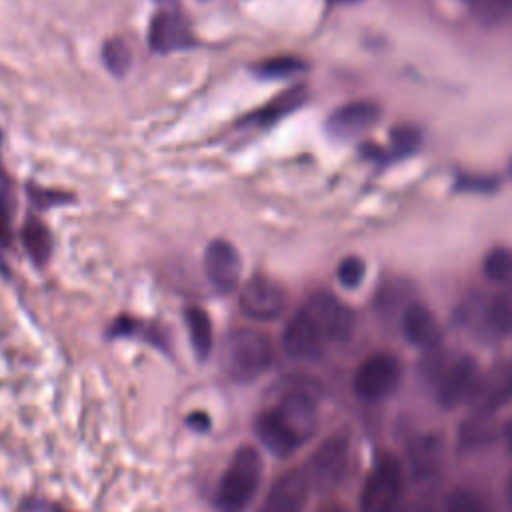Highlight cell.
<instances>
[{
	"instance_id": "cell-28",
	"label": "cell",
	"mask_w": 512,
	"mask_h": 512,
	"mask_svg": "<svg viewBox=\"0 0 512 512\" xmlns=\"http://www.w3.org/2000/svg\"><path fill=\"white\" fill-rule=\"evenodd\" d=\"M364 274H366V264L360 256H346L336 266V278H338L340 286H344L348 290L358 288L364 280Z\"/></svg>"
},
{
	"instance_id": "cell-30",
	"label": "cell",
	"mask_w": 512,
	"mask_h": 512,
	"mask_svg": "<svg viewBox=\"0 0 512 512\" xmlns=\"http://www.w3.org/2000/svg\"><path fill=\"white\" fill-rule=\"evenodd\" d=\"M10 220H12V210H10V196L6 190L0 192V244L10 242Z\"/></svg>"
},
{
	"instance_id": "cell-24",
	"label": "cell",
	"mask_w": 512,
	"mask_h": 512,
	"mask_svg": "<svg viewBox=\"0 0 512 512\" xmlns=\"http://www.w3.org/2000/svg\"><path fill=\"white\" fill-rule=\"evenodd\" d=\"M102 62L114 76H124L132 66V50L122 38H110L102 46Z\"/></svg>"
},
{
	"instance_id": "cell-6",
	"label": "cell",
	"mask_w": 512,
	"mask_h": 512,
	"mask_svg": "<svg viewBox=\"0 0 512 512\" xmlns=\"http://www.w3.org/2000/svg\"><path fill=\"white\" fill-rule=\"evenodd\" d=\"M350 462V442L344 434H332L324 438L318 448L308 458L306 476L310 486L318 490H332L336 488L346 472Z\"/></svg>"
},
{
	"instance_id": "cell-21",
	"label": "cell",
	"mask_w": 512,
	"mask_h": 512,
	"mask_svg": "<svg viewBox=\"0 0 512 512\" xmlns=\"http://www.w3.org/2000/svg\"><path fill=\"white\" fill-rule=\"evenodd\" d=\"M184 320H186L190 342H192V348H194L196 356L200 360H206L212 352V342H214L210 316L206 314V310H202L198 306H190L184 312Z\"/></svg>"
},
{
	"instance_id": "cell-12",
	"label": "cell",
	"mask_w": 512,
	"mask_h": 512,
	"mask_svg": "<svg viewBox=\"0 0 512 512\" xmlns=\"http://www.w3.org/2000/svg\"><path fill=\"white\" fill-rule=\"evenodd\" d=\"M310 488L306 472L292 468L276 478L260 506V512H304Z\"/></svg>"
},
{
	"instance_id": "cell-20",
	"label": "cell",
	"mask_w": 512,
	"mask_h": 512,
	"mask_svg": "<svg viewBox=\"0 0 512 512\" xmlns=\"http://www.w3.org/2000/svg\"><path fill=\"white\" fill-rule=\"evenodd\" d=\"M22 242H24L28 256L38 266H44L48 262V258L52 256V248H54L52 234H50L48 226L44 222H40L38 218H28L24 222Z\"/></svg>"
},
{
	"instance_id": "cell-13",
	"label": "cell",
	"mask_w": 512,
	"mask_h": 512,
	"mask_svg": "<svg viewBox=\"0 0 512 512\" xmlns=\"http://www.w3.org/2000/svg\"><path fill=\"white\" fill-rule=\"evenodd\" d=\"M148 42L150 48L158 54L180 52L196 46V38L188 22L180 14L170 10H162L150 20Z\"/></svg>"
},
{
	"instance_id": "cell-3",
	"label": "cell",
	"mask_w": 512,
	"mask_h": 512,
	"mask_svg": "<svg viewBox=\"0 0 512 512\" xmlns=\"http://www.w3.org/2000/svg\"><path fill=\"white\" fill-rule=\"evenodd\" d=\"M274 358L272 342L266 334L252 328H238L228 334L224 344V366L232 380L250 382L264 374Z\"/></svg>"
},
{
	"instance_id": "cell-36",
	"label": "cell",
	"mask_w": 512,
	"mask_h": 512,
	"mask_svg": "<svg viewBox=\"0 0 512 512\" xmlns=\"http://www.w3.org/2000/svg\"><path fill=\"white\" fill-rule=\"evenodd\" d=\"M508 172H510V178H512V158H510V164H508Z\"/></svg>"
},
{
	"instance_id": "cell-11",
	"label": "cell",
	"mask_w": 512,
	"mask_h": 512,
	"mask_svg": "<svg viewBox=\"0 0 512 512\" xmlns=\"http://www.w3.org/2000/svg\"><path fill=\"white\" fill-rule=\"evenodd\" d=\"M240 310L254 320H274L286 306L284 290L266 276H252L240 290Z\"/></svg>"
},
{
	"instance_id": "cell-5",
	"label": "cell",
	"mask_w": 512,
	"mask_h": 512,
	"mask_svg": "<svg viewBox=\"0 0 512 512\" xmlns=\"http://www.w3.org/2000/svg\"><path fill=\"white\" fill-rule=\"evenodd\" d=\"M402 366L390 352L366 356L352 376V390L362 402L386 400L400 384Z\"/></svg>"
},
{
	"instance_id": "cell-34",
	"label": "cell",
	"mask_w": 512,
	"mask_h": 512,
	"mask_svg": "<svg viewBox=\"0 0 512 512\" xmlns=\"http://www.w3.org/2000/svg\"><path fill=\"white\" fill-rule=\"evenodd\" d=\"M506 494H508V504H510V508H512V472H510V476H508V484H506Z\"/></svg>"
},
{
	"instance_id": "cell-32",
	"label": "cell",
	"mask_w": 512,
	"mask_h": 512,
	"mask_svg": "<svg viewBox=\"0 0 512 512\" xmlns=\"http://www.w3.org/2000/svg\"><path fill=\"white\" fill-rule=\"evenodd\" d=\"M502 440H504L508 452L512 454V418L502 426Z\"/></svg>"
},
{
	"instance_id": "cell-14",
	"label": "cell",
	"mask_w": 512,
	"mask_h": 512,
	"mask_svg": "<svg viewBox=\"0 0 512 512\" xmlns=\"http://www.w3.org/2000/svg\"><path fill=\"white\" fill-rule=\"evenodd\" d=\"M510 398H512V368L498 366L478 376L476 386L468 400L474 406V412L494 414Z\"/></svg>"
},
{
	"instance_id": "cell-16",
	"label": "cell",
	"mask_w": 512,
	"mask_h": 512,
	"mask_svg": "<svg viewBox=\"0 0 512 512\" xmlns=\"http://www.w3.org/2000/svg\"><path fill=\"white\" fill-rule=\"evenodd\" d=\"M400 330L406 342L416 348H432L438 344L440 338V328L434 314L420 302L408 304L402 310Z\"/></svg>"
},
{
	"instance_id": "cell-2",
	"label": "cell",
	"mask_w": 512,
	"mask_h": 512,
	"mask_svg": "<svg viewBox=\"0 0 512 512\" xmlns=\"http://www.w3.org/2000/svg\"><path fill=\"white\" fill-rule=\"evenodd\" d=\"M262 478V456L254 446H240L224 470L214 504L218 512H246Z\"/></svg>"
},
{
	"instance_id": "cell-10",
	"label": "cell",
	"mask_w": 512,
	"mask_h": 512,
	"mask_svg": "<svg viewBox=\"0 0 512 512\" xmlns=\"http://www.w3.org/2000/svg\"><path fill=\"white\" fill-rule=\"evenodd\" d=\"M326 342V336L304 308L288 320L282 332V348L294 360H318Z\"/></svg>"
},
{
	"instance_id": "cell-26",
	"label": "cell",
	"mask_w": 512,
	"mask_h": 512,
	"mask_svg": "<svg viewBox=\"0 0 512 512\" xmlns=\"http://www.w3.org/2000/svg\"><path fill=\"white\" fill-rule=\"evenodd\" d=\"M304 68H306V64L296 56H274V58H268V60L260 62L258 66H254V72L260 78H286V76L302 72Z\"/></svg>"
},
{
	"instance_id": "cell-22",
	"label": "cell",
	"mask_w": 512,
	"mask_h": 512,
	"mask_svg": "<svg viewBox=\"0 0 512 512\" xmlns=\"http://www.w3.org/2000/svg\"><path fill=\"white\" fill-rule=\"evenodd\" d=\"M444 512H492V506L480 492L458 486L448 492L444 500Z\"/></svg>"
},
{
	"instance_id": "cell-4",
	"label": "cell",
	"mask_w": 512,
	"mask_h": 512,
	"mask_svg": "<svg viewBox=\"0 0 512 512\" xmlns=\"http://www.w3.org/2000/svg\"><path fill=\"white\" fill-rule=\"evenodd\" d=\"M404 492L402 462L394 454H382L368 472L360 490V512H396Z\"/></svg>"
},
{
	"instance_id": "cell-35",
	"label": "cell",
	"mask_w": 512,
	"mask_h": 512,
	"mask_svg": "<svg viewBox=\"0 0 512 512\" xmlns=\"http://www.w3.org/2000/svg\"><path fill=\"white\" fill-rule=\"evenodd\" d=\"M332 4H350V2H356V0H328Z\"/></svg>"
},
{
	"instance_id": "cell-8",
	"label": "cell",
	"mask_w": 512,
	"mask_h": 512,
	"mask_svg": "<svg viewBox=\"0 0 512 512\" xmlns=\"http://www.w3.org/2000/svg\"><path fill=\"white\" fill-rule=\"evenodd\" d=\"M478 364L472 356H458L442 366L436 374V400L442 408H454L470 398L476 380Z\"/></svg>"
},
{
	"instance_id": "cell-17",
	"label": "cell",
	"mask_w": 512,
	"mask_h": 512,
	"mask_svg": "<svg viewBox=\"0 0 512 512\" xmlns=\"http://www.w3.org/2000/svg\"><path fill=\"white\" fill-rule=\"evenodd\" d=\"M444 458V444L438 434H418L408 444V460L418 478L432 476Z\"/></svg>"
},
{
	"instance_id": "cell-33",
	"label": "cell",
	"mask_w": 512,
	"mask_h": 512,
	"mask_svg": "<svg viewBox=\"0 0 512 512\" xmlns=\"http://www.w3.org/2000/svg\"><path fill=\"white\" fill-rule=\"evenodd\" d=\"M318 512H346V510L342 506H338V504H328V506L320 508Z\"/></svg>"
},
{
	"instance_id": "cell-9",
	"label": "cell",
	"mask_w": 512,
	"mask_h": 512,
	"mask_svg": "<svg viewBox=\"0 0 512 512\" xmlns=\"http://www.w3.org/2000/svg\"><path fill=\"white\" fill-rule=\"evenodd\" d=\"M204 274L216 292L230 294L236 290L242 274V258L236 246L224 238L212 240L204 250Z\"/></svg>"
},
{
	"instance_id": "cell-7",
	"label": "cell",
	"mask_w": 512,
	"mask_h": 512,
	"mask_svg": "<svg viewBox=\"0 0 512 512\" xmlns=\"http://www.w3.org/2000/svg\"><path fill=\"white\" fill-rule=\"evenodd\" d=\"M318 324L328 342H346L356 328V314L344 302L328 292H318L302 306Z\"/></svg>"
},
{
	"instance_id": "cell-19",
	"label": "cell",
	"mask_w": 512,
	"mask_h": 512,
	"mask_svg": "<svg viewBox=\"0 0 512 512\" xmlns=\"http://www.w3.org/2000/svg\"><path fill=\"white\" fill-rule=\"evenodd\" d=\"M490 416L492 414L474 412L470 418H466L458 428V446L466 450L488 446L496 436V426Z\"/></svg>"
},
{
	"instance_id": "cell-23",
	"label": "cell",
	"mask_w": 512,
	"mask_h": 512,
	"mask_svg": "<svg viewBox=\"0 0 512 512\" xmlns=\"http://www.w3.org/2000/svg\"><path fill=\"white\" fill-rule=\"evenodd\" d=\"M482 272L490 282H508L512 280V250L498 246L492 248L482 262Z\"/></svg>"
},
{
	"instance_id": "cell-15",
	"label": "cell",
	"mask_w": 512,
	"mask_h": 512,
	"mask_svg": "<svg viewBox=\"0 0 512 512\" xmlns=\"http://www.w3.org/2000/svg\"><path fill=\"white\" fill-rule=\"evenodd\" d=\"M378 118H380V108L374 102L358 100V102H348L336 108L328 116L326 128L332 136L350 138L372 128Z\"/></svg>"
},
{
	"instance_id": "cell-29",
	"label": "cell",
	"mask_w": 512,
	"mask_h": 512,
	"mask_svg": "<svg viewBox=\"0 0 512 512\" xmlns=\"http://www.w3.org/2000/svg\"><path fill=\"white\" fill-rule=\"evenodd\" d=\"M468 6L486 24L502 20L512 10V0H468Z\"/></svg>"
},
{
	"instance_id": "cell-1",
	"label": "cell",
	"mask_w": 512,
	"mask_h": 512,
	"mask_svg": "<svg viewBox=\"0 0 512 512\" xmlns=\"http://www.w3.org/2000/svg\"><path fill=\"white\" fill-rule=\"evenodd\" d=\"M318 426V406L306 388L286 390L254 420L256 438L276 456H290Z\"/></svg>"
},
{
	"instance_id": "cell-31",
	"label": "cell",
	"mask_w": 512,
	"mask_h": 512,
	"mask_svg": "<svg viewBox=\"0 0 512 512\" xmlns=\"http://www.w3.org/2000/svg\"><path fill=\"white\" fill-rule=\"evenodd\" d=\"M186 422H188L190 428L200 430V432H204V430L210 428V418H208V414H204V412H192V414L186 418Z\"/></svg>"
},
{
	"instance_id": "cell-18",
	"label": "cell",
	"mask_w": 512,
	"mask_h": 512,
	"mask_svg": "<svg viewBox=\"0 0 512 512\" xmlns=\"http://www.w3.org/2000/svg\"><path fill=\"white\" fill-rule=\"evenodd\" d=\"M304 100H306V88L304 86H294V88L278 94L270 102H266L262 108L250 112L244 118V124L270 126V124L278 122L282 116H286V114L294 112L298 106H302Z\"/></svg>"
},
{
	"instance_id": "cell-25",
	"label": "cell",
	"mask_w": 512,
	"mask_h": 512,
	"mask_svg": "<svg viewBox=\"0 0 512 512\" xmlns=\"http://www.w3.org/2000/svg\"><path fill=\"white\" fill-rule=\"evenodd\" d=\"M488 320L500 334H512V284L506 286L490 304Z\"/></svg>"
},
{
	"instance_id": "cell-27",
	"label": "cell",
	"mask_w": 512,
	"mask_h": 512,
	"mask_svg": "<svg viewBox=\"0 0 512 512\" xmlns=\"http://www.w3.org/2000/svg\"><path fill=\"white\" fill-rule=\"evenodd\" d=\"M422 144V134L412 124H398L390 132V146L398 156L414 154Z\"/></svg>"
}]
</instances>
